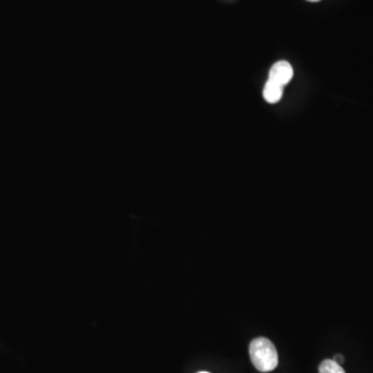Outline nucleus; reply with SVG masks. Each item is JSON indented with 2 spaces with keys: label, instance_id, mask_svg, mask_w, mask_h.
Returning a JSON list of instances; mask_svg holds the SVG:
<instances>
[{
  "label": "nucleus",
  "instance_id": "1",
  "mask_svg": "<svg viewBox=\"0 0 373 373\" xmlns=\"http://www.w3.org/2000/svg\"><path fill=\"white\" fill-rule=\"evenodd\" d=\"M293 77V69L285 60L276 62L269 71V79L263 88V98L269 104L279 102L283 96L285 85L291 82Z\"/></svg>",
  "mask_w": 373,
  "mask_h": 373
},
{
  "label": "nucleus",
  "instance_id": "2",
  "mask_svg": "<svg viewBox=\"0 0 373 373\" xmlns=\"http://www.w3.org/2000/svg\"><path fill=\"white\" fill-rule=\"evenodd\" d=\"M251 361L261 372H269L278 366V352L271 340L265 337L256 338L249 348Z\"/></svg>",
  "mask_w": 373,
  "mask_h": 373
},
{
  "label": "nucleus",
  "instance_id": "3",
  "mask_svg": "<svg viewBox=\"0 0 373 373\" xmlns=\"http://www.w3.org/2000/svg\"><path fill=\"white\" fill-rule=\"evenodd\" d=\"M320 373H346L341 365L338 364L334 360H324L320 363Z\"/></svg>",
  "mask_w": 373,
  "mask_h": 373
},
{
  "label": "nucleus",
  "instance_id": "4",
  "mask_svg": "<svg viewBox=\"0 0 373 373\" xmlns=\"http://www.w3.org/2000/svg\"><path fill=\"white\" fill-rule=\"evenodd\" d=\"M333 360L339 365H342L344 363V358L342 354H336V356L334 357Z\"/></svg>",
  "mask_w": 373,
  "mask_h": 373
},
{
  "label": "nucleus",
  "instance_id": "5",
  "mask_svg": "<svg viewBox=\"0 0 373 373\" xmlns=\"http://www.w3.org/2000/svg\"><path fill=\"white\" fill-rule=\"evenodd\" d=\"M308 1H311V3H317L320 0H308Z\"/></svg>",
  "mask_w": 373,
  "mask_h": 373
},
{
  "label": "nucleus",
  "instance_id": "6",
  "mask_svg": "<svg viewBox=\"0 0 373 373\" xmlns=\"http://www.w3.org/2000/svg\"><path fill=\"white\" fill-rule=\"evenodd\" d=\"M200 373H210V372H200Z\"/></svg>",
  "mask_w": 373,
  "mask_h": 373
}]
</instances>
